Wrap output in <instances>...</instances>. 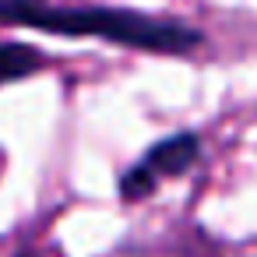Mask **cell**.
Masks as SVG:
<instances>
[{
  "mask_svg": "<svg viewBox=\"0 0 257 257\" xmlns=\"http://www.w3.org/2000/svg\"><path fill=\"white\" fill-rule=\"evenodd\" d=\"M46 64H50L46 50H39L32 43H0V88L39 74Z\"/></svg>",
  "mask_w": 257,
  "mask_h": 257,
  "instance_id": "3",
  "label": "cell"
},
{
  "mask_svg": "<svg viewBox=\"0 0 257 257\" xmlns=\"http://www.w3.org/2000/svg\"><path fill=\"white\" fill-rule=\"evenodd\" d=\"M197 159H201V134H194V131L166 134L155 145H148V152L134 166L123 169V176H120V197L123 201H145V197L155 194V187L162 180L190 173L197 166Z\"/></svg>",
  "mask_w": 257,
  "mask_h": 257,
  "instance_id": "2",
  "label": "cell"
},
{
  "mask_svg": "<svg viewBox=\"0 0 257 257\" xmlns=\"http://www.w3.org/2000/svg\"><path fill=\"white\" fill-rule=\"evenodd\" d=\"M15 4H36V0H0V25H4V15H8Z\"/></svg>",
  "mask_w": 257,
  "mask_h": 257,
  "instance_id": "4",
  "label": "cell"
},
{
  "mask_svg": "<svg viewBox=\"0 0 257 257\" xmlns=\"http://www.w3.org/2000/svg\"><path fill=\"white\" fill-rule=\"evenodd\" d=\"M4 25H22L60 39H99L159 57H190L197 46H204L201 29L180 18H162V15L109 8V4H50V0L15 4L4 15Z\"/></svg>",
  "mask_w": 257,
  "mask_h": 257,
  "instance_id": "1",
  "label": "cell"
}]
</instances>
